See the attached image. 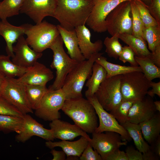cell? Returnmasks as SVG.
<instances>
[{
	"instance_id": "32",
	"label": "cell",
	"mask_w": 160,
	"mask_h": 160,
	"mask_svg": "<svg viewBox=\"0 0 160 160\" xmlns=\"http://www.w3.org/2000/svg\"><path fill=\"white\" fill-rule=\"evenodd\" d=\"M27 96L31 107L35 110L41 100L49 91L45 85H25Z\"/></svg>"
},
{
	"instance_id": "11",
	"label": "cell",
	"mask_w": 160,
	"mask_h": 160,
	"mask_svg": "<svg viewBox=\"0 0 160 160\" xmlns=\"http://www.w3.org/2000/svg\"><path fill=\"white\" fill-rule=\"evenodd\" d=\"M92 0L93 6L86 24L95 32L101 33L107 31L105 20L109 14L121 3L132 0Z\"/></svg>"
},
{
	"instance_id": "2",
	"label": "cell",
	"mask_w": 160,
	"mask_h": 160,
	"mask_svg": "<svg viewBox=\"0 0 160 160\" xmlns=\"http://www.w3.org/2000/svg\"><path fill=\"white\" fill-rule=\"evenodd\" d=\"M61 110L86 133L92 134L98 126L95 109L87 98L82 97L65 100Z\"/></svg>"
},
{
	"instance_id": "53",
	"label": "cell",
	"mask_w": 160,
	"mask_h": 160,
	"mask_svg": "<svg viewBox=\"0 0 160 160\" xmlns=\"http://www.w3.org/2000/svg\"><path fill=\"white\" fill-rule=\"evenodd\" d=\"M66 160H79V157L76 156H70L67 157Z\"/></svg>"
},
{
	"instance_id": "28",
	"label": "cell",
	"mask_w": 160,
	"mask_h": 160,
	"mask_svg": "<svg viewBox=\"0 0 160 160\" xmlns=\"http://www.w3.org/2000/svg\"><path fill=\"white\" fill-rule=\"evenodd\" d=\"M120 124L126 130L133 140L138 150L143 153L150 148V145L144 139L139 124L127 121Z\"/></svg>"
},
{
	"instance_id": "22",
	"label": "cell",
	"mask_w": 160,
	"mask_h": 160,
	"mask_svg": "<svg viewBox=\"0 0 160 160\" xmlns=\"http://www.w3.org/2000/svg\"><path fill=\"white\" fill-rule=\"evenodd\" d=\"M57 26L70 57L78 62L85 60L79 48L78 39L75 30H68L60 25H58Z\"/></svg>"
},
{
	"instance_id": "7",
	"label": "cell",
	"mask_w": 160,
	"mask_h": 160,
	"mask_svg": "<svg viewBox=\"0 0 160 160\" xmlns=\"http://www.w3.org/2000/svg\"><path fill=\"white\" fill-rule=\"evenodd\" d=\"M105 21L107 31L111 36L125 33L132 34L130 1L120 3L109 14Z\"/></svg>"
},
{
	"instance_id": "44",
	"label": "cell",
	"mask_w": 160,
	"mask_h": 160,
	"mask_svg": "<svg viewBox=\"0 0 160 160\" xmlns=\"http://www.w3.org/2000/svg\"><path fill=\"white\" fill-rule=\"evenodd\" d=\"M105 160H128L125 152L118 148L109 155Z\"/></svg>"
},
{
	"instance_id": "23",
	"label": "cell",
	"mask_w": 160,
	"mask_h": 160,
	"mask_svg": "<svg viewBox=\"0 0 160 160\" xmlns=\"http://www.w3.org/2000/svg\"><path fill=\"white\" fill-rule=\"evenodd\" d=\"M90 138L81 136L78 140L74 141L62 140L53 142L51 141H47L46 146L51 149L55 147H60L65 153L67 157L74 156L80 157L83 151L89 143Z\"/></svg>"
},
{
	"instance_id": "13",
	"label": "cell",
	"mask_w": 160,
	"mask_h": 160,
	"mask_svg": "<svg viewBox=\"0 0 160 160\" xmlns=\"http://www.w3.org/2000/svg\"><path fill=\"white\" fill-rule=\"evenodd\" d=\"M105 133H92V138L89 143L92 148L101 156L102 160L121 146L127 145V141H123L120 135L117 133L110 131Z\"/></svg>"
},
{
	"instance_id": "30",
	"label": "cell",
	"mask_w": 160,
	"mask_h": 160,
	"mask_svg": "<svg viewBox=\"0 0 160 160\" xmlns=\"http://www.w3.org/2000/svg\"><path fill=\"white\" fill-rule=\"evenodd\" d=\"M151 56L139 57L135 56V57L142 72L150 81L154 79L160 78V68L153 63L151 58Z\"/></svg>"
},
{
	"instance_id": "43",
	"label": "cell",
	"mask_w": 160,
	"mask_h": 160,
	"mask_svg": "<svg viewBox=\"0 0 160 160\" xmlns=\"http://www.w3.org/2000/svg\"><path fill=\"white\" fill-rule=\"evenodd\" d=\"M125 151L128 160H143L142 153L136 150L134 147L128 146Z\"/></svg>"
},
{
	"instance_id": "17",
	"label": "cell",
	"mask_w": 160,
	"mask_h": 160,
	"mask_svg": "<svg viewBox=\"0 0 160 160\" xmlns=\"http://www.w3.org/2000/svg\"><path fill=\"white\" fill-rule=\"evenodd\" d=\"M54 76L53 72L50 69L37 62L27 68L25 73L17 79L25 85L46 86Z\"/></svg>"
},
{
	"instance_id": "47",
	"label": "cell",
	"mask_w": 160,
	"mask_h": 160,
	"mask_svg": "<svg viewBox=\"0 0 160 160\" xmlns=\"http://www.w3.org/2000/svg\"><path fill=\"white\" fill-rule=\"evenodd\" d=\"M51 149L50 152L53 156L52 160H66V155L63 150L57 151L54 148Z\"/></svg>"
},
{
	"instance_id": "49",
	"label": "cell",
	"mask_w": 160,
	"mask_h": 160,
	"mask_svg": "<svg viewBox=\"0 0 160 160\" xmlns=\"http://www.w3.org/2000/svg\"><path fill=\"white\" fill-rule=\"evenodd\" d=\"M151 148L158 156L160 157V136L150 144Z\"/></svg>"
},
{
	"instance_id": "36",
	"label": "cell",
	"mask_w": 160,
	"mask_h": 160,
	"mask_svg": "<svg viewBox=\"0 0 160 160\" xmlns=\"http://www.w3.org/2000/svg\"><path fill=\"white\" fill-rule=\"evenodd\" d=\"M130 3L132 24V34L144 40L142 37L143 25L138 9L135 0L130 1Z\"/></svg>"
},
{
	"instance_id": "21",
	"label": "cell",
	"mask_w": 160,
	"mask_h": 160,
	"mask_svg": "<svg viewBox=\"0 0 160 160\" xmlns=\"http://www.w3.org/2000/svg\"><path fill=\"white\" fill-rule=\"evenodd\" d=\"M85 25L79 26L75 30L80 51L85 59L87 60L93 54L99 52L102 50L103 43L100 39L94 42H91L90 31Z\"/></svg>"
},
{
	"instance_id": "6",
	"label": "cell",
	"mask_w": 160,
	"mask_h": 160,
	"mask_svg": "<svg viewBox=\"0 0 160 160\" xmlns=\"http://www.w3.org/2000/svg\"><path fill=\"white\" fill-rule=\"evenodd\" d=\"M150 81L141 71H134L121 75L120 90L122 100L135 101L142 100L150 88Z\"/></svg>"
},
{
	"instance_id": "20",
	"label": "cell",
	"mask_w": 160,
	"mask_h": 160,
	"mask_svg": "<svg viewBox=\"0 0 160 160\" xmlns=\"http://www.w3.org/2000/svg\"><path fill=\"white\" fill-rule=\"evenodd\" d=\"M30 24H26L16 26L10 24L7 20L0 21V35L4 39L6 43V50L7 55L13 57V44L25 33Z\"/></svg>"
},
{
	"instance_id": "48",
	"label": "cell",
	"mask_w": 160,
	"mask_h": 160,
	"mask_svg": "<svg viewBox=\"0 0 160 160\" xmlns=\"http://www.w3.org/2000/svg\"><path fill=\"white\" fill-rule=\"evenodd\" d=\"M143 160H159V156H157L151 148L146 152L142 153Z\"/></svg>"
},
{
	"instance_id": "50",
	"label": "cell",
	"mask_w": 160,
	"mask_h": 160,
	"mask_svg": "<svg viewBox=\"0 0 160 160\" xmlns=\"http://www.w3.org/2000/svg\"><path fill=\"white\" fill-rule=\"evenodd\" d=\"M5 79V77L0 73V94Z\"/></svg>"
},
{
	"instance_id": "18",
	"label": "cell",
	"mask_w": 160,
	"mask_h": 160,
	"mask_svg": "<svg viewBox=\"0 0 160 160\" xmlns=\"http://www.w3.org/2000/svg\"><path fill=\"white\" fill-rule=\"evenodd\" d=\"M152 98L147 95L142 100L135 101L129 111V121L139 124L152 117L157 111Z\"/></svg>"
},
{
	"instance_id": "34",
	"label": "cell",
	"mask_w": 160,
	"mask_h": 160,
	"mask_svg": "<svg viewBox=\"0 0 160 160\" xmlns=\"http://www.w3.org/2000/svg\"><path fill=\"white\" fill-rule=\"evenodd\" d=\"M142 37L147 42L148 49L153 53L156 46L160 44V26L143 28Z\"/></svg>"
},
{
	"instance_id": "25",
	"label": "cell",
	"mask_w": 160,
	"mask_h": 160,
	"mask_svg": "<svg viewBox=\"0 0 160 160\" xmlns=\"http://www.w3.org/2000/svg\"><path fill=\"white\" fill-rule=\"evenodd\" d=\"M107 73L103 67L96 62L92 67V72L87 79L85 86L87 88L85 92L86 98L94 96L101 83L106 78Z\"/></svg>"
},
{
	"instance_id": "51",
	"label": "cell",
	"mask_w": 160,
	"mask_h": 160,
	"mask_svg": "<svg viewBox=\"0 0 160 160\" xmlns=\"http://www.w3.org/2000/svg\"><path fill=\"white\" fill-rule=\"evenodd\" d=\"M153 103L156 110L160 112V101L159 100L154 101Z\"/></svg>"
},
{
	"instance_id": "45",
	"label": "cell",
	"mask_w": 160,
	"mask_h": 160,
	"mask_svg": "<svg viewBox=\"0 0 160 160\" xmlns=\"http://www.w3.org/2000/svg\"><path fill=\"white\" fill-rule=\"evenodd\" d=\"M150 87H151L152 89L151 90H148L147 95L153 97L156 95L160 97V82H155L151 81L150 82Z\"/></svg>"
},
{
	"instance_id": "3",
	"label": "cell",
	"mask_w": 160,
	"mask_h": 160,
	"mask_svg": "<svg viewBox=\"0 0 160 160\" xmlns=\"http://www.w3.org/2000/svg\"><path fill=\"white\" fill-rule=\"evenodd\" d=\"M103 54L95 53L88 59L79 62L68 74L61 88L66 100L83 97L82 91L92 74L93 65L96 59Z\"/></svg>"
},
{
	"instance_id": "26",
	"label": "cell",
	"mask_w": 160,
	"mask_h": 160,
	"mask_svg": "<svg viewBox=\"0 0 160 160\" xmlns=\"http://www.w3.org/2000/svg\"><path fill=\"white\" fill-rule=\"evenodd\" d=\"M95 62L100 65L105 69L107 73L106 78L132 72H142L139 66H126L115 64L108 61L107 59L102 55L98 57Z\"/></svg>"
},
{
	"instance_id": "27",
	"label": "cell",
	"mask_w": 160,
	"mask_h": 160,
	"mask_svg": "<svg viewBox=\"0 0 160 160\" xmlns=\"http://www.w3.org/2000/svg\"><path fill=\"white\" fill-rule=\"evenodd\" d=\"M119 39L131 48L136 56L145 57L151 56L152 53L147 48L144 40L132 34L126 33L119 35Z\"/></svg>"
},
{
	"instance_id": "19",
	"label": "cell",
	"mask_w": 160,
	"mask_h": 160,
	"mask_svg": "<svg viewBox=\"0 0 160 160\" xmlns=\"http://www.w3.org/2000/svg\"><path fill=\"white\" fill-rule=\"evenodd\" d=\"M49 126L55 138L62 140H71L80 136L90 138L86 132L75 124H72L59 119L51 121Z\"/></svg>"
},
{
	"instance_id": "37",
	"label": "cell",
	"mask_w": 160,
	"mask_h": 160,
	"mask_svg": "<svg viewBox=\"0 0 160 160\" xmlns=\"http://www.w3.org/2000/svg\"><path fill=\"white\" fill-rule=\"evenodd\" d=\"M119 35H115L111 37H106L104 41L105 52L110 57L117 59L122 50V47L119 41Z\"/></svg>"
},
{
	"instance_id": "38",
	"label": "cell",
	"mask_w": 160,
	"mask_h": 160,
	"mask_svg": "<svg viewBox=\"0 0 160 160\" xmlns=\"http://www.w3.org/2000/svg\"><path fill=\"white\" fill-rule=\"evenodd\" d=\"M135 2L143 23V28L159 25L144 5L137 1H135Z\"/></svg>"
},
{
	"instance_id": "16",
	"label": "cell",
	"mask_w": 160,
	"mask_h": 160,
	"mask_svg": "<svg viewBox=\"0 0 160 160\" xmlns=\"http://www.w3.org/2000/svg\"><path fill=\"white\" fill-rule=\"evenodd\" d=\"M16 42L15 45L13 46L14 55L12 61L17 65L28 68L42 56V53L36 52L30 47L23 35L20 36Z\"/></svg>"
},
{
	"instance_id": "12",
	"label": "cell",
	"mask_w": 160,
	"mask_h": 160,
	"mask_svg": "<svg viewBox=\"0 0 160 160\" xmlns=\"http://www.w3.org/2000/svg\"><path fill=\"white\" fill-rule=\"evenodd\" d=\"M87 98L93 106L99 119V125L95 132L99 133L107 131L116 132L120 135L123 141H131L132 139L126 130L112 115L102 107L95 95Z\"/></svg>"
},
{
	"instance_id": "33",
	"label": "cell",
	"mask_w": 160,
	"mask_h": 160,
	"mask_svg": "<svg viewBox=\"0 0 160 160\" xmlns=\"http://www.w3.org/2000/svg\"><path fill=\"white\" fill-rule=\"evenodd\" d=\"M24 0H3L0 2V19L7 18L18 15Z\"/></svg>"
},
{
	"instance_id": "24",
	"label": "cell",
	"mask_w": 160,
	"mask_h": 160,
	"mask_svg": "<svg viewBox=\"0 0 160 160\" xmlns=\"http://www.w3.org/2000/svg\"><path fill=\"white\" fill-rule=\"evenodd\" d=\"M139 124L144 139L150 144L160 136V112Z\"/></svg>"
},
{
	"instance_id": "10",
	"label": "cell",
	"mask_w": 160,
	"mask_h": 160,
	"mask_svg": "<svg viewBox=\"0 0 160 160\" xmlns=\"http://www.w3.org/2000/svg\"><path fill=\"white\" fill-rule=\"evenodd\" d=\"M66 99L62 89L49 91L35 110L36 116L45 121H52L61 118L62 109Z\"/></svg>"
},
{
	"instance_id": "8",
	"label": "cell",
	"mask_w": 160,
	"mask_h": 160,
	"mask_svg": "<svg viewBox=\"0 0 160 160\" xmlns=\"http://www.w3.org/2000/svg\"><path fill=\"white\" fill-rule=\"evenodd\" d=\"M0 95L23 114L33 113L25 85L17 79L5 77Z\"/></svg>"
},
{
	"instance_id": "14",
	"label": "cell",
	"mask_w": 160,
	"mask_h": 160,
	"mask_svg": "<svg viewBox=\"0 0 160 160\" xmlns=\"http://www.w3.org/2000/svg\"><path fill=\"white\" fill-rule=\"evenodd\" d=\"M57 2V0H24L20 13L38 23L47 16L53 17Z\"/></svg>"
},
{
	"instance_id": "42",
	"label": "cell",
	"mask_w": 160,
	"mask_h": 160,
	"mask_svg": "<svg viewBox=\"0 0 160 160\" xmlns=\"http://www.w3.org/2000/svg\"><path fill=\"white\" fill-rule=\"evenodd\" d=\"M147 8L151 15L160 25V0H151Z\"/></svg>"
},
{
	"instance_id": "15",
	"label": "cell",
	"mask_w": 160,
	"mask_h": 160,
	"mask_svg": "<svg viewBox=\"0 0 160 160\" xmlns=\"http://www.w3.org/2000/svg\"><path fill=\"white\" fill-rule=\"evenodd\" d=\"M23 122L21 131L15 137L18 142L24 143L32 137L36 136L47 141H53L55 139L52 130L43 127V126L28 114L24 115Z\"/></svg>"
},
{
	"instance_id": "39",
	"label": "cell",
	"mask_w": 160,
	"mask_h": 160,
	"mask_svg": "<svg viewBox=\"0 0 160 160\" xmlns=\"http://www.w3.org/2000/svg\"><path fill=\"white\" fill-rule=\"evenodd\" d=\"M0 114L23 117V114L0 94Z\"/></svg>"
},
{
	"instance_id": "52",
	"label": "cell",
	"mask_w": 160,
	"mask_h": 160,
	"mask_svg": "<svg viewBox=\"0 0 160 160\" xmlns=\"http://www.w3.org/2000/svg\"><path fill=\"white\" fill-rule=\"evenodd\" d=\"M141 2L147 8L150 5L151 0H140Z\"/></svg>"
},
{
	"instance_id": "41",
	"label": "cell",
	"mask_w": 160,
	"mask_h": 160,
	"mask_svg": "<svg viewBox=\"0 0 160 160\" xmlns=\"http://www.w3.org/2000/svg\"><path fill=\"white\" fill-rule=\"evenodd\" d=\"M80 160H102L100 154L89 143L79 157Z\"/></svg>"
},
{
	"instance_id": "9",
	"label": "cell",
	"mask_w": 160,
	"mask_h": 160,
	"mask_svg": "<svg viewBox=\"0 0 160 160\" xmlns=\"http://www.w3.org/2000/svg\"><path fill=\"white\" fill-rule=\"evenodd\" d=\"M121 75L106 78L100 84L95 95L107 111L116 108L122 100L120 90Z\"/></svg>"
},
{
	"instance_id": "31",
	"label": "cell",
	"mask_w": 160,
	"mask_h": 160,
	"mask_svg": "<svg viewBox=\"0 0 160 160\" xmlns=\"http://www.w3.org/2000/svg\"><path fill=\"white\" fill-rule=\"evenodd\" d=\"M23 122V117L0 114V131L5 133L14 132L17 133L21 131Z\"/></svg>"
},
{
	"instance_id": "5",
	"label": "cell",
	"mask_w": 160,
	"mask_h": 160,
	"mask_svg": "<svg viewBox=\"0 0 160 160\" xmlns=\"http://www.w3.org/2000/svg\"><path fill=\"white\" fill-rule=\"evenodd\" d=\"M25 34L29 46L35 51L41 53L49 48L60 35L57 25L45 20L34 25L30 24Z\"/></svg>"
},
{
	"instance_id": "35",
	"label": "cell",
	"mask_w": 160,
	"mask_h": 160,
	"mask_svg": "<svg viewBox=\"0 0 160 160\" xmlns=\"http://www.w3.org/2000/svg\"><path fill=\"white\" fill-rule=\"evenodd\" d=\"M135 101L122 100L119 104L110 112L120 124L129 121L128 115L130 108Z\"/></svg>"
},
{
	"instance_id": "46",
	"label": "cell",
	"mask_w": 160,
	"mask_h": 160,
	"mask_svg": "<svg viewBox=\"0 0 160 160\" xmlns=\"http://www.w3.org/2000/svg\"><path fill=\"white\" fill-rule=\"evenodd\" d=\"M151 58L153 63L160 68V44L156 47L154 52L152 53Z\"/></svg>"
},
{
	"instance_id": "4",
	"label": "cell",
	"mask_w": 160,
	"mask_h": 160,
	"mask_svg": "<svg viewBox=\"0 0 160 160\" xmlns=\"http://www.w3.org/2000/svg\"><path fill=\"white\" fill-rule=\"evenodd\" d=\"M62 39L59 35L49 48L53 53V60L50 65L56 70V77L48 89L55 90L61 89L66 76L79 63L71 59L65 52Z\"/></svg>"
},
{
	"instance_id": "1",
	"label": "cell",
	"mask_w": 160,
	"mask_h": 160,
	"mask_svg": "<svg viewBox=\"0 0 160 160\" xmlns=\"http://www.w3.org/2000/svg\"><path fill=\"white\" fill-rule=\"evenodd\" d=\"M93 6L92 0H57L53 17L68 30L85 25Z\"/></svg>"
},
{
	"instance_id": "29",
	"label": "cell",
	"mask_w": 160,
	"mask_h": 160,
	"mask_svg": "<svg viewBox=\"0 0 160 160\" xmlns=\"http://www.w3.org/2000/svg\"><path fill=\"white\" fill-rule=\"evenodd\" d=\"M8 55H0V73L5 77H19L26 71L27 68L20 67L10 59Z\"/></svg>"
},
{
	"instance_id": "40",
	"label": "cell",
	"mask_w": 160,
	"mask_h": 160,
	"mask_svg": "<svg viewBox=\"0 0 160 160\" xmlns=\"http://www.w3.org/2000/svg\"><path fill=\"white\" fill-rule=\"evenodd\" d=\"M135 54L129 46H125L122 47L121 52L119 57V60L124 63H129L131 66H138L135 59Z\"/></svg>"
}]
</instances>
